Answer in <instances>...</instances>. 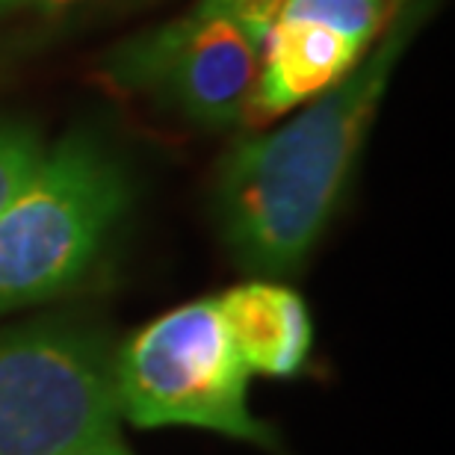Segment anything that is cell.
<instances>
[{
	"mask_svg": "<svg viewBox=\"0 0 455 455\" xmlns=\"http://www.w3.org/2000/svg\"><path fill=\"white\" fill-rule=\"evenodd\" d=\"M113 346L66 316L0 334V455H62L118 435Z\"/></svg>",
	"mask_w": 455,
	"mask_h": 455,
	"instance_id": "obj_5",
	"label": "cell"
},
{
	"mask_svg": "<svg viewBox=\"0 0 455 455\" xmlns=\"http://www.w3.org/2000/svg\"><path fill=\"white\" fill-rule=\"evenodd\" d=\"M131 204L133 178L113 145L92 131L62 136L0 213V316L84 284Z\"/></svg>",
	"mask_w": 455,
	"mask_h": 455,
	"instance_id": "obj_2",
	"label": "cell"
},
{
	"mask_svg": "<svg viewBox=\"0 0 455 455\" xmlns=\"http://www.w3.org/2000/svg\"><path fill=\"white\" fill-rule=\"evenodd\" d=\"M367 48L325 27L272 21L243 124H263L334 89Z\"/></svg>",
	"mask_w": 455,
	"mask_h": 455,
	"instance_id": "obj_6",
	"label": "cell"
},
{
	"mask_svg": "<svg viewBox=\"0 0 455 455\" xmlns=\"http://www.w3.org/2000/svg\"><path fill=\"white\" fill-rule=\"evenodd\" d=\"M225 329L249 372L293 379L311 355L314 325L305 299L269 278H254L216 296Z\"/></svg>",
	"mask_w": 455,
	"mask_h": 455,
	"instance_id": "obj_7",
	"label": "cell"
},
{
	"mask_svg": "<svg viewBox=\"0 0 455 455\" xmlns=\"http://www.w3.org/2000/svg\"><path fill=\"white\" fill-rule=\"evenodd\" d=\"M118 414L140 429L193 426L225 438L275 447L249 411V367L236 355L220 305L198 299L151 320L113 358Z\"/></svg>",
	"mask_w": 455,
	"mask_h": 455,
	"instance_id": "obj_4",
	"label": "cell"
},
{
	"mask_svg": "<svg viewBox=\"0 0 455 455\" xmlns=\"http://www.w3.org/2000/svg\"><path fill=\"white\" fill-rule=\"evenodd\" d=\"M272 21L269 9L240 0H198L189 12L107 51L101 77L204 131H231L245 122Z\"/></svg>",
	"mask_w": 455,
	"mask_h": 455,
	"instance_id": "obj_3",
	"label": "cell"
},
{
	"mask_svg": "<svg viewBox=\"0 0 455 455\" xmlns=\"http://www.w3.org/2000/svg\"><path fill=\"white\" fill-rule=\"evenodd\" d=\"M399 4H403V6H405V4H414V0H399Z\"/></svg>",
	"mask_w": 455,
	"mask_h": 455,
	"instance_id": "obj_14",
	"label": "cell"
},
{
	"mask_svg": "<svg viewBox=\"0 0 455 455\" xmlns=\"http://www.w3.org/2000/svg\"><path fill=\"white\" fill-rule=\"evenodd\" d=\"M387 18V0H278L275 21L314 24L370 48Z\"/></svg>",
	"mask_w": 455,
	"mask_h": 455,
	"instance_id": "obj_8",
	"label": "cell"
},
{
	"mask_svg": "<svg viewBox=\"0 0 455 455\" xmlns=\"http://www.w3.org/2000/svg\"><path fill=\"white\" fill-rule=\"evenodd\" d=\"M44 157L48 148L33 124L0 118V213L33 184Z\"/></svg>",
	"mask_w": 455,
	"mask_h": 455,
	"instance_id": "obj_9",
	"label": "cell"
},
{
	"mask_svg": "<svg viewBox=\"0 0 455 455\" xmlns=\"http://www.w3.org/2000/svg\"><path fill=\"white\" fill-rule=\"evenodd\" d=\"M423 24L414 4L349 75L287 124L240 140L216 166L213 220L236 267L258 278L299 272L329 228L390 77Z\"/></svg>",
	"mask_w": 455,
	"mask_h": 455,
	"instance_id": "obj_1",
	"label": "cell"
},
{
	"mask_svg": "<svg viewBox=\"0 0 455 455\" xmlns=\"http://www.w3.org/2000/svg\"><path fill=\"white\" fill-rule=\"evenodd\" d=\"M240 4H249V6H260V9H269V12L275 15V6H278V0H240Z\"/></svg>",
	"mask_w": 455,
	"mask_h": 455,
	"instance_id": "obj_12",
	"label": "cell"
},
{
	"mask_svg": "<svg viewBox=\"0 0 455 455\" xmlns=\"http://www.w3.org/2000/svg\"><path fill=\"white\" fill-rule=\"evenodd\" d=\"M62 455H131L127 452V447L122 443V438H104V441H95V443H84V447L77 450H68Z\"/></svg>",
	"mask_w": 455,
	"mask_h": 455,
	"instance_id": "obj_11",
	"label": "cell"
},
{
	"mask_svg": "<svg viewBox=\"0 0 455 455\" xmlns=\"http://www.w3.org/2000/svg\"><path fill=\"white\" fill-rule=\"evenodd\" d=\"M71 4L77 0H0V18H9V15H53V12H62L68 9Z\"/></svg>",
	"mask_w": 455,
	"mask_h": 455,
	"instance_id": "obj_10",
	"label": "cell"
},
{
	"mask_svg": "<svg viewBox=\"0 0 455 455\" xmlns=\"http://www.w3.org/2000/svg\"><path fill=\"white\" fill-rule=\"evenodd\" d=\"M12 48H15V42H9V39H0V62H4L9 53H12Z\"/></svg>",
	"mask_w": 455,
	"mask_h": 455,
	"instance_id": "obj_13",
	"label": "cell"
}]
</instances>
